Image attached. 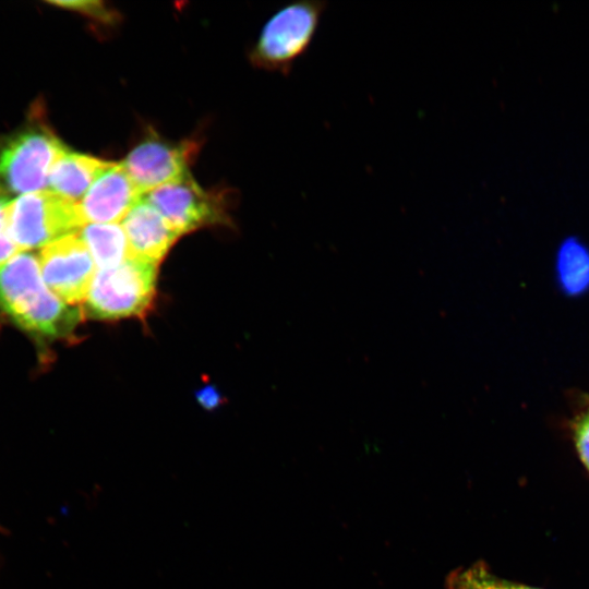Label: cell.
I'll list each match as a JSON object with an SVG mask.
<instances>
[{"label": "cell", "instance_id": "6da1fadb", "mask_svg": "<svg viewBox=\"0 0 589 589\" xmlns=\"http://www.w3.org/2000/svg\"><path fill=\"white\" fill-rule=\"evenodd\" d=\"M0 309L24 330L45 337L65 335L80 315L46 286L39 259L29 251L0 266Z\"/></svg>", "mask_w": 589, "mask_h": 589}, {"label": "cell", "instance_id": "7a4b0ae2", "mask_svg": "<svg viewBox=\"0 0 589 589\" xmlns=\"http://www.w3.org/2000/svg\"><path fill=\"white\" fill-rule=\"evenodd\" d=\"M327 3L299 0L280 8L264 25L250 52L259 69L288 74L310 48Z\"/></svg>", "mask_w": 589, "mask_h": 589}, {"label": "cell", "instance_id": "3957f363", "mask_svg": "<svg viewBox=\"0 0 589 589\" xmlns=\"http://www.w3.org/2000/svg\"><path fill=\"white\" fill-rule=\"evenodd\" d=\"M156 276V264L133 255L97 269L85 299L87 314L97 320L143 316L155 296Z\"/></svg>", "mask_w": 589, "mask_h": 589}, {"label": "cell", "instance_id": "277c9868", "mask_svg": "<svg viewBox=\"0 0 589 589\" xmlns=\"http://www.w3.org/2000/svg\"><path fill=\"white\" fill-rule=\"evenodd\" d=\"M67 149L41 124H34L0 140V195H23L48 185L50 170Z\"/></svg>", "mask_w": 589, "mask_h": 589}, {"label": "cell", "instance_id": "5b68a950", "mask_svg": "<svg viewBox=\"0 0 589 589\" xmlns=\"http://www.w3.org/2000/svg\"><path fill=\"white\" fill-rule=\"evenodd\" d=\"M5 216L9 233L20 251L44 248L85 226L79 203L50 190L9 201Z\"/></svg>", "mask_w": 589, "mask_h": 589}, {"label": "cell", "instance_id": "8992f818", "mask_svg": "<svg viewBox=\"0 0 589 589\" xmlns=\"http://www.w3.org/2000/svg\"><path fill=\"white\" fill-rule=\"evenodd\" d=\"M144 199L180 236L229 220L224 193L202 189L189 172L149 191Z\"/></svg>", "mask_w": 589, "mask_h": 589}, {"label": "cell", "instance_id": "52a82bcc", "mask_svg": "<svg viewBox=\"0 0 589 589\" xmlns=\"http://www.w3.org/2000/svg\"><path fill=\"white\" fill-rule=\"evenodd\" d=\"M197 149L194 140L172 142L151 130L129 152L122 165L140 192L148 193L187 175Z\"/></svg>", "mask_w": 589, "mask_h": 589}, {"label": "cell", "instance_id": "ba28073f", "mask_svg": "<svg viewBox=\"0 0 589 589\" xmlns=\"http://www.w3.org/2000/svg\"><path fill=\"white\" fill-rule=\"evenodd\" d=\"M39 264L46 286L62 301L69 305L85 301L97 267L79 233L44 247Z\"/></svg>", "mask_w": 589, "mask_h": 589}, {"label": "cell", "instance_id": "9c48e42d", "mask_svg": "<svg viewBox=\"0 0 589 589\" xmlns=\"http://www.w3.org/2000/svg\"><path fill=\"white\" fill-rule=\"evenodd\" d=\"M142 199L122 163H110L79 202L86 224H117Z\"/></svg>", "mask_w": 589, "mask_h": 589}, {"label": "cell", "instance_id": "30bf717a", "mask_svg": "<svg viewBox=\"0 0 589 589\" xmlns=\"http://www.w3.org/2000/svg\"><path fill=\"white\" fill-rule=\"evenodd\" d=\"M122 228L130 254L156 265L180 237L144 197L123 218Z\"/></svg>", "mask_w": 589, "mask_h": 589}, {"label": "cell", "instance_id": "8fae6325", "mask_svg": "<svg viewBox=\"0 0 589 589\" xmlns=\"http://www.w3.org/2000/svg\"><path fill=\"white\" fill-rule=\"evenodd\" d=\"M110 161L67 148L55 161L48 178L50 191L79 203Z\"/></svg>", "mask_w": 589, "mask_h": 589}, {"label": "cell", "instance_id": "7c38bea8", "mask_svg": "<svg viewBox=\"0 0 589 589\" xmlns=\"http://www.w3.org/2000/svg\"><path fill=\"white\" fill-rule=\"evenodd\" d=\"M79 235L97 269L115 267L131 255L124 230L118 224H86Z\"/></svg>", "mask_w": 589, "mask_h": 589}, {"label": "cell", "instance_id": "4fadbf2b", "mask_svg": "<svg viewBox=\"0 0 589 589\" xmlns=\"http://www.w3.org/2000/svg\"><path fill=\"white\" fill-rule=\"evenodd\" d=\"M557 280L568 296H578L589 288V248L576 238L566 239L556 256Z\"/></svg>", "mask_w": 589, "mask_h": 589}, {"label": "cell", "instance_id": "5bb4252c", "mask_svg": "<svg viewBox=\"0 0 589 589\" xmlns=\"http://www.w3.org/2000/svg\"><path fill=\"white\" fill-rule=\"evenodd\" d=\"M449 589H539L497 577L482 563L457 569L448 578Z\"/></svg>", "mask_w": 589, "mask_h": 589}, {"label": "cell", "instance_id": "9a60e30c", "mask_svg": "<svg viewBox=\"0 0 589 589\" xmlns=\"http://www.w3.org/2000/svg\"><path fill=\"white\" fill-rule=\"evenodd\" d=\"M49 3L92 16L101 23H111L117 20V13L106 8L100 1H50Z\"/></svg>", "mask_w": 589, "mask_h": 589}, {"label": "cell", "instance_id": "2e32d148", "mask_svg": "<svg viewBox=\"0 0 589 589\" xmlns=\"http://www.w3.org/2000/svg\"><path fill=\"white\" fill-rule=\"evenodd\" d=\"M8 203L9 200L0 195V266L20 252L8 230L5 216Z\"/></svg>", "mask_w": 589, "mask_h": 589}, {"label": "cell", "instance_id": "e0dca14e", "mask_svg": "<svg viewBox=\"0 0 589 589\" xmlns=\"http://www.w3.org/2000/svg\"><path fill=\"white\" fill-rule=\"evenodd\" d=\"M574 435L580 459L589 470V412L576 422Z\"/></svg>", "mask_w": 589, "mask_h": 589}, {"label": "cell", "instance_id": "ac0fdd59", "mask_svg": "<svg viewBox=\"0 0 589 589\" xmlns=\"http://www.w3.org/2000/svg\"><path fill=\"white\" fill-rule=\"evenodd\" d=\"M199 402L206 409H213L220 402V396L212 386H206L196 394Z\"/></svg>", "mask_w": 589, "mask_h": 589}]
</instances>
